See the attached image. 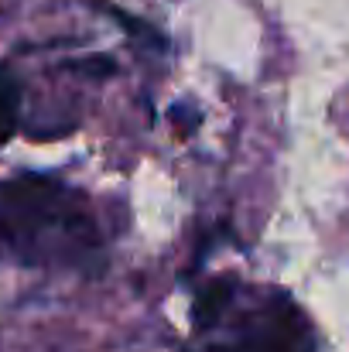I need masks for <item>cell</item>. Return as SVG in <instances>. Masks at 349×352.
<instances>
[{
  "label": "cell",
  "mask_w": 349,
  "mask_h": 352,
  "mask_svg": "<svg viewBox=\"0 0 349 352\" xmlns=\"http://www.w3.org/2000/svg\"><path fill=\"white\" fill-rule=\"evenodd\" d=\"M0 246L24 267H93L103 233L89 199L41 171L0 178Z\"/></svg>",
  "instance_id": "6da1fadb"
},
{
  "label": "cell",
  "mask_w": 349,
  "mask_h": 352,
  "mask_svg": "<svg viewBox=\"0 0 349 352\" xmlns=\"http://www.w3.org/2000/svg\"><path fill=\"white\" fill-rule=\"evenodd\" d=\"M230 352H312V329L305 315L281 298L277 305H264L246 322Z\"/></svg>",
  "instance_id": "7a4b0ae2"
},
{
  "label": "cell",
  "mask_w": 349,
  "mask_h": 352,
  "mask_svg": "<svg viewBox=\"0 0 349 352\" xmlns=\"http://www.w3.org/2000/svg\"><path fill=\"white\" fill-rule=\"evenodd\" d=\"M233 291H236V284H233V280H213L209 287H202V291H199L195 308H192V318H195V325H199V329H209V325H216V322L223 318L226 305L233 301Z\"/></svg>",
  "instance_id": "3957f363"
},
{
  "label": "cell",
  "mask_w": 349,
  "mask_h": 352,
  "mask_svg": "<svg viewBox=\"0 0 349 352\" xmlns=\"http://www.w3.org/2000/svg\"><path fill=\"white\" fill-rule=\"evenodd\" d=\"M21 120V79L10 65H0V147L14 137Z\"/></svg>",
  "instance_id": "277c9868"
}]
</instances>
